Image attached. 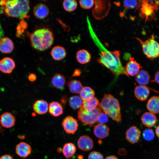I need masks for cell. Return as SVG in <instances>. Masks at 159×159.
I'll list each match as a JSON object with an SVG mask.
<instances>
[{
    "label": "cell",
    "mask_w": 159,
    "mask_h": 159,
    "mask_svg": "<svg viewBox=\"0 0 159 159\" xmlns=\"http://www.w3.org/2000/svg\"><path fill=\"white\" fill-rule=\"evenodd\" d=\"M4 35V32L0 24V39L2 38Z\"/></svg>",
    "instance_id": "42"
},
{
    "label": "cell",
    "mask_w": 159,
    "mask_h": 159,
    "mask_svg": "<svg viewBox=\"0 0 159 159\" xmlns=\"http://www.w3.org/2000/svg\"><path fill=\"white\" fill-rule=\"evenodd\" d=\"M51 54L54 60L60 61L65 57L66 55V52L63 47L57 46L52 48L51 52Z\"/></svg>",
    "instance_id": "22"
},
{
    "label": "cell",
    "mask_w": 159,
    "mask_h": 159,
    "mask_svg": "<svg viewBox=\"0 0 159 159\" xmlns=\"http://www.w3.org/2000/svg\"><path fill=\"white\" fill-rule=\"evenodd\" d=\"M80 6L84 9H89L91 8L95 4L93 0H82L79 1Z\"/></svg>",
    "instance_id": "37"
},
{
    "label": "cell",
    "mask_w": 159,
    "mask_h": 159,
    "mask_svg": "<svg viewBox=\"0 0 159 159\" xmlns=\"http://www.w3.org/2000/svg\"><path fill=\"white\" fill-rule=\"evenodd\" d=\"M69 103L70 106L72 108L77 110L80 108L82 106L83 101L80 97L74 95L70 98Z\"/></svg>",
    "instance_id": "32"
},
{
    "label": "cell",
    "mask_w": 159,
    "mask_h": 159,
    "mask_svg": "<svg viewBox=\"0 0 159 159\" xmlns=\"http://www.w3.org/2000/svg\"><path fill=\"white\" fill-rule=\"evenodd\" d=\"M140 1L137 0H124L123 2V5L124 7L127 9H131L136 8L138 9L139 8Z\"/></svg>",
    "instance_id": "34"
},
{
    "label": "cell",
    "mask_w": 159,
    "mask_h": 159,
    "mask_svg": "<svg viewBox=\"0 0 159 159\" xmlns=\"http://www.w3.org/2000/svg\"><path fill=\"white\" fill-rule=\"evenodd\" d=\"M68 87L70 92L75 94L80 93L83 87L81 82L76 80H71L69 83Z\"/></svg>",
    "instance_id": "29"
},
{
    "label": "cell",
    "mask_w": 159,
    "mask_h": 159,
    "mask_svg": "<svg viewBox=\"0 0 159 159\" xmlns=\"http://www.w3.org/2000/svg\"><path fill=\"white\" fill-rule=\"evenodd\" d=\"M30 41L32 47L40 51L50 48L54 41L52 32L49 29L43 28L34 31L31 35Z\"/></svg>",
    "instance_id": "3"
},
{
    "label": "cell",
    "mask_w": 159,
    "mask_h": 159,
    "mask_svg": "<svg viewBox=\"0 0 159 159\" xmlns=\"http://www.w3.org/2000/svg\"><path fill=\"white\" fill-rule=\"evenodd\" d=\"M0 5L4 6L7 16L21 19L28 18L30 9L29 2L27 0L0 1Z\"/></svg>",
    "instance_id": "2"
},
{
    "label": "cell",
    "mask_w": 159,
    "mask_h": 159,
    "mask_svg": "<svg viewBox=\"0 0 159 159\" xmlns=\"http://www.w3.org/2000/svg\"><path fill=\"white\" fill-rule=\"evenodd\" d=\"M14 48V44L9 38L5 37L0 40V51L4 53L11 52Z\"/></svg>",
    "instance_id": "19"
},
{
    "label": "cell",
    "mask_w": 159,
    "mask_h": 159,
    "mask_svg": "<svg viewBox=\"0 0 159 159\" xmlns=\"http://www.w3.org/2000/svg\"><path fill=\"white\" fill-rule=\"evenodd\" d=\"M108 116L102 110L99 112L97 117V122L99 123L105 124L108 122Z\"/></svg>",
    "instance_id": "36"
},
{
    "label": "cell",
    "mask_w": 159,
    "mask_h": 159,
    "mask_svg": "<svg viewBox=\"0 0 159 159\" xmlns=\"http://www.w3.org/2000/svg\"><path fill=\"white\" fill-rule=\"evenodd\" d=\"M95 95L94 91L89 87H83L80 93V97L83 101L90 100L94 97Z\"/></svg>",
    "instance_id": "31"
},
{
    "label": "cell",
    "mask_w": 159,
    "mask_h": 159,
    "mask_svg": "<svg viewBox=\"0 0 159 159\" xmlns=\"http://www.w3.org/2000/svg\"><path fill=\"white\" fill-rule=\"evenodd\" d=\"M15 67L14 62L9 57H5L0 61V71L5 74L11 73Z\"/></svg>",
    "instance_id": "13"
},
{
    "label": "cell",
    "mask_w": 159,
    "mask_h": 159,
    "mask_svg": "<svg viewBox=\"0 0 159 159\" xmlns=\"http://www.w3.org/2000/svg\"><path fill=\"white\" fill-rule=\"evenodd\" d=\"M49 112L52 116L58 117L63 113V108L62 105L57 102H51L49 106Z\"/></svg>",
    "instance_id": "26"
},
{
    "label": "cell",
    "mask_w": 159,
    "mask_h": 159,
    "mask_svg": "<svg viewBox=\"0 0 159 159\" xmlns=\"http://www.w3.org/2000/svg\"><path fill=\"white\" fill-rule=\"evenodd\" d=\"M150 78V75L146 71L141 70L136 75L135 80L140 85L145 86L148 83Z\"/></svg>",
    "instance_id": "27"
},
{
    "label": "cell",
    "mask_w": 159,
    "mask_h": 159,
    "mask_svg": "<svg viewBox=\"0 0 159 159\" xmlns=\"http://www.w3.org/2000/svg\"><path fill=\"white\" fill-rule=\"evenodd\" d=\"M153 82H155L159 84V71H158L155 74L154 80Z\"/></svg>",
    "instance_id": "40"
},
{
    "label": "cell",
    "mask_w": 159,
    "mask_h": 159,
    "mask_svg": "<svg viewBox=\"0 0 159 159\" xmlns=\"http://www.w3.org/2000/svg\"><path fill=\"white\" fill-rule=\"evenodd\" d=\"M101 110L98 106L95 109L91 111L85 110L82 106L78 111L77 117L82 123L92 127L97 122L98 114Z\"/></svg>",
    "instance_id": "7"
},
{
    "label": "cell",
    "mask_w": 159,
    "mask_h": 159,
    "mask_svg": "<svg viewBox=\"0 0 159 159\" xmlns=\"http://www.w3.org/2000/svg\"><path fill=\"white\" fill-rule=\"evenodd\" d=\"M88 24L92 38L100 52V56L97 61L115 75L124 74L128 76L120 60V52L118 50L111 51L107 49L98 39L90 23Z\"/></svg>",
    "instance_id": "1"
},
{
    "label": "cell",
    "mask_w": 159,
    "mask_h": 159,
    "mask_svg": "<svg viewBox=\"0 0 159 159\" xmlns=\"http://www.w3.org/2000/svg\"><path fill=\"white\" fill-rule=\"evenodd\" d=\"M141 120L144 125L148 127H152L156 124L157 119L156 116L150 112L144 113L142 116Z\"/></svg>",
    "instance_id": "21"
},
{
    "label": "cell",
    "mask_w": 159,
    "mask_h": 159,
    "mask_svg": "<svg viewBox=\"0 0 159 159\" xmlns=\"http://www.w3.org/2000/svg\"><path fill=\"white\" fill-rule=\"evenodd\" d=\"M134 94L136 97L141 101H144L148 98L150 94L148 88L144 85L137 86L135 88Z\"/></svg>",
    "instance_id": "18"
},
{
    "label": "cell",
    "mask_w": 159,
    "mask_h": 159,
    "mask_svg": "<svg viewBox=\"0 0 159 159\" xmlns=\"http://www.w3.org/2000/svg\"><path fill=\"white\" fill-rule=\"evenodd\" d=\"M62 125L65 132L69 134H74L78 127L77 120L70 116H68L64 119Z\"/></svg>",
    "instance_id": "9"
},
{
    "label": "cell",
    "mask_w": 159,
    "mask_h": 159,
    "mask_svg": "<svg viewBox=\"0 0 159 159\" xmlns=\"http://www.w3.org/2000/svg\"><path fill=\"white\" fill-rule=\"evenodd\" d=\"M33 13L34 16L39 19H43L49 15V10L45 4L41 3L36 5L33 8Z\"/></svg>",
    "instance_id": "17"
},
{
    "label": "cell",
    "mask_w": 159,
    "mask_h": 159,
    "mask_svg": "<svg viewBox=\"0 0 159 159\" xmlns=\"http://www.w3.org/2000/svg\"><path fill=\"white\" fill-rule=\"evenodd\" d=\"M76 148L74 145L71 143H65L62 150L64 155L67 158H71L76 152Z\"/></svg>",
    "instance_id": "28"
},
{
    "label": "cell",
    "mask_w": 159,
    "mask_h": 159,
    "mask_svg": "<svg viewBox=\"0 0 159 159\" xmlns=\"http://www.w3.org/2000/svg\"><path fill=\"white\" fill-rule=\"evenodd\" d=\"M34 111L39 115H43L46 113L48 110L49 106L47 102L42 100L36 101L33 106Z\"/></svg>",
    "instance_id": "20"
},
{
    "label": "cell",
    "mask_w": 159,
    "mask_h": 159,
    "mask_svg": "<svg viewBox=\"0 0 159 159\" xmlns=\"http://www.w3.org/2000/svg\"><path fill=\"white\" fill-rule=\"evenodd\" d=\"M80 71L78 69H76L74 72L73 76H79L80 74Z\"/></svg>",
    "instance_id": "43"
},
{
    "label": "cell",
    "mask_w": 159,
    "mask_h": 159,
    "mask_svg": "<svg viewBox=\"0 0 159 159\" xmlns=\"http://www.w3.org/2000/svg\"><path fill=\"white\" fill-rule=\"evenodd\" d=\"M143 136L145 140L148 141L153 140L155 137L153 131L151 129L145 130L143 132Z\"/></svg>",
    "instance_id": "35"
},
{
    "label": "cell",
    "mask_w": 159,
    "mask_h": 159,
    "mask_svg": "<svg viewBox=\"0 0 159 159\" xmlns=\"http://www.w3.org/2000/svg\"><path fill=\"white\" fill-rule=\"evenodd\" d=\"M100 102L96 97H94L87 101H83L82 106L86 110L88 111L93 110L98 106Z\"/></svg>",
    "instance_id": "30"
},
{
    "label": "cell",
    "mask_w": 159,
    "mask_h": 159,
    "mask_svg": "<svg viewBox=\"0 0 159 159\" xmlns=\"http://www.w3.org/2000/svg\"><path fill=\"white\" fill-rule=\"evenodd\" d=\"M139 16L145 18V21L156 19L155 13L159 10V1L158 0L141 1Z\"/></svg>",
    "instance_id": "6"
},
{
    "label": "cell",
    "mask_w": 159,
    "mask_h": 159,
    "mask_svg": "<svg viewBox=\"0 0 159 159\" xmlns=\"http://www.w3.org/2000/svg\"><path fill=\"white\" fill-rule=\"evenodd\" d=\"M88 159H103V155L99 152L93 151L90 153Z\"/></svg>",
    "instance_id": "38"
},
{
    "label": "cell",
    "mask_w": 159,
    "mask_h": 159,
    "mask_svg": "<svg viewBox=\"0 0 159 159\" xmlns=\"http://www.w3.org/2000/svg\"><path fill=\"white\" fill-rule=\"evenodd\" d=\"M77 145L79 148L84 151L91 150L93 148L94 143L92 139L89 136L83 135L78 139Z\"/></svg>",
    "instance_id": "11"
},
{
    "label": "cell",
    "mask_w": 159,
    "mask_h": 159,
    "mask_svg": "<svg viewBox=\"0 0 159 159\" xmlns=\"http://www.w3.org/2000/svg\"><path fill=\"white\" fill-rule=\"evenodd\" d=\"M110 132L109 127L105 124L98 123L93 129L95 135L97 138L103 139L108 136Z\"/></svg>",
    "instance_id": "16"
},
{
    "label": "cell",
    "mask_w": 159,
    "mask_h": 159,
    "mask_svg": "<svg viewBox=\"0 0 159 159\" xmlns=\"http://www.w3.org/2000/svg\"><path fill=\"white\" fill-rule=\"evenodd\" d=\"M147 108L150 112L153 114L159 113V97H151L147 102Z\"/></svg>",
    "instance_id": "23"
},
{
    "label": "cell",
    "mask_w": 159,
    "mask_h": 159,
    "mask_svg": "<svg viewBox=\"0 0 159 159\" xmlns=\"http://www.w3.org/2000/svg\"><path fill=\"white\" fill-rule=\"evenodd\" d=\"M126 71L128 75L133 76L136 75L142 68L140 64L138 63L134 58L131 57L129 61L127 63L125 67Z\"/></svg>",
    "instance_id": "12"
},
{
    "label": "cell",
    "mask_w": 159,
    "mask_h": 159,
    "mask_svg": "<svg viewBox=\"0 0 159 159\" xmlns=\"http://www.w3.org/2000/svg\"><path fill=\"white\" fill-rule=\"evenodd\" d=\"M51 83L55 88L61 90H63L66 83L65 77L61 74H57L53 77Z\"/></svg>",
    "instance_id": "24"
},
{
    "label": "cell",
    "mask_w": 159,
    "mask_h": 159,
    "mask_svg": "<svg viewBox=\"0 0 159 159\" xmlns=\"http://www.w3.org/2000/svg\"><path fill=\"white\" fill-rule=\"evenodd\" d=\"M98 106L113 120L118 122H121L119 103L118 100L113 95L105 94Z\"/></svg>",
    "instance_id": "4"
},
{
    "label": "cell",
    "mask_w": 159,
    "mask_h": 159,
    "mask_svg": "<svg viewBox=\"0 0 159 159\" xmlns=\"http://www.w3.org/2000/svg\"><path fill=\"white\" fill-rule=\"evenodd\" d=\"M76 58L79 63L84 64L88 63L90 61L91 55L88 51L85 49H82L77 52Z\"/></svg>",
    "instance_id": "25"
},
{
    "label": "cell",
    "mask_w": 159,
    "mask_h": 159,
    "mask_svg": "<svg viewBox=\"0 0 159 159\" xmlns=\"http://www.w3.org/2000/svg\"><path fill=\"white\" fill-rule=\"evenodd\" d=\"M141 135L140 130L136 127L132 126L129 127L125 133L126 140L131 144L137 143L139 140Z\"/></svg>",
    "instance_id": "10"
},
{
    "label": "cell",
    "mask_w": 159,
    "mask_h": 159,
    "mask_svg": "<svg viewBox=\"0 0 159 159\" xmlns=\"http://www.w3.org/2000/svg\"><path fill=\"white\" fill-rule=\"evenodd\" d=\"M105 159H118V158L116 156L111 155L107 157Z\"/></svg>",
    "instance_id": "44"
},
{
    "label": "cell",
    "mask_w": 159,
    "mask_h": 159,
    "mask_svg": "<svg viewBox=\"0 0 159 159\" xmlns=\"http://www.w3.org/2000/svg\"><path fill=\"white\" fill-rule=\"evenodd\" d=\"M108 1L95 0V6L92 10L94 16L97 19H101L108 14L110 3Z\"/></svg>",
    "instance_id": "8"
},
{
    "label": "cell",
    "mask_w": 159,
    "mask_h": 159,
    "mask_svg": "<svg viewBox=\"0 0 159 159\" xmlns=\"http://www.w3.org/2000/svg\"><path fill=\"white\" fill-rule=\"evenodd\" d=\"M0 159H14L10 155L6 154L0 157Z\"/></svg>",
    "instance_id": "41"
},
{
    "label": "cell",
    "mask_w": 159,
    "mask_h": 159,
    "mask_svg": "<svg viewBox=\"0 0 159 159\" xmlns=\"http://www.w3.org/2000/svg\"><path fill=\"white\" fill-rule=\"evenodd\" d=\"M15 121L14 117L9 112L3 113L0 116V124L5 128H8L12 127L15 125Z\"/></svg>",
    "instance_id": "14"
},
{
    "label": "cell",
    "mask_w": 159,
    "mask_h": 159,
    "mask_svg": "<svg viewBox=\"0 0 159 159\" xmlns=\"http://www.w3.org/2000/svg\"><path fill=\"white\" fill-rule=\"evenodd\" d=\"M155 133L157 136L159 138V125L156 128Z\"/></svg>",
    "instance_id": "45"
},
{
    "label": "cell",
    "mask_w": 159,
    "mask_h": 159,
    "mask_svg": "<svg viewBox=\"0 0 159 159\" xmlns=\"http://www.w3.org/2000/svg\"><path fill=\"white\" fill-rule=\"evenodd\" d=\"M28 78L30 81L33 82L36 80L37 77L35 74L31 73L28 75Z\"/></svg>",
    "instance_id": "39"
},
{
    "label": "cell",
    "mask_w": 159,
    "mask_h": 159,
    "mask_svg": "<svg viewBox=\"0 0 159 159\" xmlns=\"http://www.w3.org/2000/svg\"><path fill=\"white\" fill-rule=\"evenodd\" d=\"M62 5L65 11L70 12L74 11L76 9L77 3L74 0H65L63 1Z\"/></svg>",
    "instance_id": "33"
},
{
    "label": "cell",
    "mask_w": 159,
    "mask_h": 159,
    "mask_svg": "<svg viewBox=\"0 0 159 159\" xmlns=\"http://www.w3.org/2000/svg\"><path fill=\"white\" fill-rule=\"evenodd\" d=\"M16 153L19 157L25 158L29 155L32 152V148L28 143L21 142L17 144L15 148Z\"/></svg>",
    "instance_id": "15"
},
{
    "label": "cell",
    "mask_w": 159,
    "mask_h": 159,
    "mask_svg": "<svg viewBox=\"0 0 159 159\" xmlns=\"http://www.w3.org/2000/svg\"><path fill=\"white\" fill-rule=\"evenodd\" d=\"M141 45L144 54L150 60L159 57V43L155 40L154 34L148 39L143 41L138 38H136Z\"/></svg>",
    "instance_id": "5"
}]
</instances>
